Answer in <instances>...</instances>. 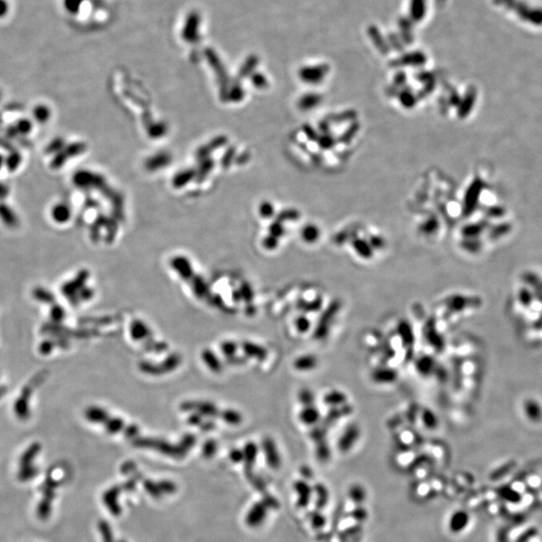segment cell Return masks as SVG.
I'll return each mask as SVG.
<instances>
[{
	"label": "cell",
	"instance_id": "6da1fadb",
	"mask_svg": "<svg viewBox=\"0 0 542 542\" xmlns=\"http://www.w3.org/2000/svg\"><path fill=\"white\" fill-rule=\"evenodd\" d=\"M39 451V445H31L21 456L19 463L18 479L21 482L32 480L37 474V468L34 466V460Z\"/></svg>",
	"mask_w": 542,
	"mask_h": 542
},
{
	"label": "cell",
	"instance_id": "7a4b0ae2",
	"mask_svg": "<svg viewBox=\"0 0 542 542\" xmlns=\"http://www.w3.org/2000/svg\"><path fill=\"white\" fill-rule=\"evenodd\" d=\"M181 410L184 412H192L201 415L202 417L215 418L220 415L218 408L210 402L204 400H186L181 403Z\"/></svg>",
	"mask_w": 542,
	"mask_h": 542
},
{
	"label": "cell",
	"instance_id": "3957f363",
	"mask_svg": "<svg viewBox=\"0 0 542 542\" xmlns=\"http://www.w3.org/2000/svg\"><path fill=\"white\" fill-rule=\"evenodd\" d=\"M54 488L55 486L51 485V481L47 480L42 499L37 506V515L39 519H46L50 515L52 500L54 498Z\"/></svg>",
	"mask_w": 542,
	"mask_h": 542
},
{
	"label": "cell",
	"instance_id": "277c9868",
	"mask_svg": "<svg viewBox=\"0 0 542 542\" xmlns=\"http://www.w3.org/2000/svg\"><path fill=\"white\" fill-rule=\"evenodd\" d=\"M171 265L173 269L178 272L182 279L185 281H190L194 276V271L191 266L190 261L183 256H176L172 259Z\"/></svg>",
	"mask_w": 542,
	"mask_h": 542
},
{
	"label": "cell",
	"instance_id": "5b68a950",
	"mask_svg": "<svg viewBox=\"0 0 542 542\" xmlns=\"http://www.w3.org/2000/svg\"><path fill=\"white\" fill-rule=\"evenodd\" d=\"M359 434H360L359 429L355 425L349 426L344 431V433L342 434V436L340 437V439L338 441L339 450L341 452L349 451L353 447V445L356 443V441L358 440Z\"/></svg>",
	"mask_w": 542,
	"mask_h": 542
},
{
	"label": "cell",
	"instance_id": "8992f818",
	"mask_svg": "<svg viewBox=\"0 0 542 542\" xmlns=\"http://www.w3.org/2000/svg\"><path fill=\"white\" fill-rule=\"evenodd\" d=\"M129 332L131 338L136 341H146L153 338V333L149 326L139 319H134L131 321L129 326Z\"/></svg>",
	"mask_w": 542,
	"mask_h": 542
},
{
	"label": "cell",
	"instance_id": "52a82bcc",
	"mask_svg": "<svg viewBox=\"0 0 542 542\" xmlns=\"http://www.w3.org/2000/svg\"><path fill=\"white\" fill-rule=\"evenodd\" d=\"M263 449L266 453L268 464L273 468H277L280 465V457L276 449L275 443L271 439L266 438L263 440Z\"/></svg>",
	"mask_w": 542,
	"mask_h": 542
},
{
	"label": "cell",
	"instance_id": "ba28073f",
	"mask_svg": "<svg viewBox=\"0 0 542 542\" xmlns=\"http://www.w3.org/2000/svg\"><path fill=\"white\" fill-rule=\"evenodd\" d=\"M242 349L248 357L258 360H264L267 357V350L263 346L251 341H244L242 343Z\"/></svg>",
	"mask_w": 542,
	"mask_h": 542
},
{
	"label": "cell",
	"instance_id": "9c48e42d",
	"mask_svg": "<svg viewBox=\"0 0 542 542\" xmlns=\"http://www.w3.org/2000/svg\"><path fill=\"white\" fill-rule=\"evenodd\" d=\"M190 282H191V287H192L193 293L197 298L205 299V298H208V296L211 294L207 283L205 282V280L201 276L194 274V276L192 277Z\"/></svg>",
	"mask_w": 542,
	"mask_h": 542
},
{
	"label": "cell",
	"instance_id": "30bf717a",
	"mask_svg": "<svg viewBox=\"0 0 542 542\" xmlns=\"http://www.w3.org/2000/svg\"><path fill=\"white\" fill-rule=\"evenodd\" d=\"M469 523V515L465 511L455 512L449 522V528L452 532L457 533L466 528Z\"/></svg>",
	"mask_w": 542,
	"mask_h": 542
},
{
	"label": "cell",
	"instance_id": "8fae6325",
	"mask_svg": "<svg viewBox=\"0 0 542 542\" xmlns=\"http://www.w3.org/2000/svg\"><path fill=\"white\" fill-rule=\"evenodd\" d=\"M202 359L203 361L205 362V364L208 366V368H210L213 372H216V373H219L222 371L223 369V365H222V362L221 360L218 358V356L215 354L214 351H212L211 349L209 348H205L202 353Z\"/></svg>",
	"mask_w": 542,
	"mask_h": 542
},
{
	"label": "cell",
	"instance_id": "7c38bea8",
	"mask_svg": "<svg viewBox=\"0 0 542 542\" xmlns=\"http://www.w3.org/2000/svg\"><path fill=\"white\" fill-rule=\"evenodd\" d=\"M85 418L94 424H105L109 419L108 413L99 406H89L85 411Z\"/></svg>",
	"mask_w": 542,
	"mask_h": 542
},
{
	"label": "cell",
	"instance_id": "4fadbf2b",
	"mask_svg": "<svg viewBox=\"0 0 542 542\" xmlns=\"http://www.w3.org/2000/svg\"><path fill=\"white\" fill-rule=\"evenodd\" d=\"M319 412L318 410L313 405H305L300 414H299V419L301 420V422L305 425H314L318 422L319 420Z\"/></svg>",
	"mask_w": 542,
	"mask_h": 542
},
{
	"label": "cell",
	"instance_id": "5bb4252c",
	"mask_svg": "<svg viewBox=\"0 0 542 542\" xmlns=\"http://www.w3.org/2000/svg\"><path fill=\"white\" fill-rule=\"evenodd\" d=\"M317 358L314 356V355H310V354H306V355H302V356H299L297 357L295 360H294V367L298 370H301V371H306V370H311V369H314L316 366H317Z\"/></svg>",
	"mask_w": 542,
	"mask_h": 542
},
{
	"label": "cell",
	"instance_id": "9a60e30c",
	"mask_svg": "<svg viewBox=\"0 0 542 542\" xmlns=\"http://www.w3.org/2000/svg\"><path fill=\"white\" fill-rule=\"evenodd\" d=\"M294 488L298 493V505L300 507L307 506L311 496V489L308 484L303 481H297L294 485Z\"/></svg>",
	"mask_w": 542,
	"mask_h": 542
},
{
	"label": "cell",
	"instance_id": "2e32d148",
	"mask_svg": "<svg viewBox=\"0 0 542 542\" xmlns=\"http://www.w3.org/2000/svg\"><path fill=\"white\" fill-rule=\"evenodd\" d=\"M181 361H182L181 355H179L178 353H171L162 362H160V366L162 368L163 373L170 372L176 369L180 365Z\"/></svg>",
	"mask_w": 542,
	"mask_h": 542
},
{
	"label": "cell",
	"instance_id": "e0dca14e",
	"mask_svg": "<svg viewBox=\"0 0 542 542\" xmlns=\"http://www.w3.org/2000/svg\"><path fill=\"white\" fill-rule=\"evenodd\" d=\"M219 417L227 424L229 425H232V426H237V425H240L242 423V415L235 411V410H231V409H228V410H225V411H220V415Z\"/></svg>",
	"mask_w": 542,
	"mask_h": 542
},
{
	"label": "cell",
	"instance_id": "ac0fdd59",
	"mask_svg": "<svg viewBox=\"0 0 542 542\" xmlns=\"http://www.w3.org/2000/svg\"><path fill=\"white\" fill-rule=\"evenodd\" d=\"M324 401L332 406L342 405L346 401V395L339 390H331L324 395Z\"/></svg>",
	"mask_w": 542,
	"mask_h": 542
},
{
	"label": "cell",
	"instance_id": "d6986e66",
	"mask_svg": "<svg viewBox=\"0 0 542 542\" xmlns=\"http://www.w3.org/2000/svg\"><path fill=\"white\" fill-rule=\"evenodd\" d=\"M68 217V211L64 203H56L51 208V218L54 222H65Z\"/></svg>",
	"mask_w": 542,
	"mask_h": 542
},
{
	"label": "cell",
	"instance_id": "ffe728a7",
	"mask_svg": "<svg viewBox=\"0 0 542 542\" xmlns=\"http://www.w3.org/2000/svg\"><path fill=\"white\" fill-rule=\"evenodd\" d=\"M348 495H349V498L355 504H361L365 500V497H366L365 490L363 489L362 486H360L358 484L352 485L350 487V489L348 491Z\"/></svg>",
	"mask_w": 542,
	"mask_h": 542
},
{
	"label": "cell",
	"instance_id": "44dd1931",
	"mask_svg": "<svg viewBox=\"0 0 542 542\" xmlns=\"http://www.w3.org/2000/svg\"><path fill=\"white\" fill-rule=\"evenodd\" d=\"M314 490L316 492V495H317V502H316V506L317 508H323L326 504H327V501H328V491L326 489V487L323 485V484H316L315 487H314Z\"/></svg>",
	"mask_w": 542,
	"mask_h": 542
},
{
	"label": "cell",
	"instance_id": "7402d4cb",
	"mask_svg": "<svg viewBox=\"0 0 542 542\" xmlns=\"http://www.w3.org/2000/svg\"><path fill=\"white\" fill-rule=\"evenodd\" d=\"M139 367L143 372H145L147 374H151V375L164 374L163 371H162V368L160 366V363H154V362H151V361L144 360V361L140 362Z\"/></svg>",
	"mask_w": 542,
	"mask_h": 542
},
{
	"label": "cell",
	"instance_id": "603a6c76",
	"mask_svg": "<svg viewBox=\"0 0 542 542\" xmlns=\"http://www.w3.org/2000/svg\"><path fill=\"white\" fill-rule=\"evenodd\" d=\"M144 347L148 351H152V352H155V353H162V352L167 350L168 344L166 342H164V341H157L154 338H151V339H148V340L145 341Z\"/></svg>",
	"mask_w": 542,
	"mask_h": 542
},
{
	"label": "cell",
	"instance_id": "cb8c5ba5",
	"mask_svg": "<svg viewBox=\"0 0 542 542\" xmlns=\"http://www.w3.org/2000/svg\"><path fill=\"white\" fill-rule=\"evenodd\" d=\"M104 425L109 434H116L124 428V422L120 418H109Z\"/></svg>",
	"mask_w": 542,
	"mask_h": 542
},
{
	"label": "cell",
	"instance_id": "d4e9b609",
	"mask_svg": "<svg viewBox=\"0 0 542 542\" xmlns=\"http://www.w3.org/2000/svg\"><path fill=\"white\" fill-rule=\"evenodd\" d=\"M319 229L315 226H307L302 231V239L307 243L315 242L319 238Z\"/></svg>",
	"mask_w": 542,
	"mask_h": 542
},
{
	"label": "cell",
	"instance_id": "484cf974",
	"mask_svg": "<svg viewBox=\"0 0 542 542\" xmlns=\"http://www.w3.org/2000/svg\"><path fill=\"white\" fill-rule=\"evenodd\" d=\"M373 375H374V379L376 380V382H380V383L393 382V380L395 378V372L391 371V370H388V369H383V370H380V371H376Z\"/></svg>",
	"mask_w": 542,
	"mask_h": 542
},
{
	"label": "cell",
	"instance_id": "4316f807",
	"mask_svg": "<svg viewBox=\"0 0 542 542\" xmlns=\"http://www.w3.org/2000/svg\"><path fill=\"white\" fill-rule=\"evenodd\" d=\"M238 345L232 340H226L221 343V351L226 357H230L236 354Z\"/></svg>",
	"mask_w": 542,
	"mask_h": 542
},
{
	"label": "cell",
	"instance_id": "83f0119b",
	"mask_svg": "<svg viewBox=\"0 0 542 542\" xmlns=\"http://www.w3.org/2000/svg\"><path fill=\"white\" fill-rule=\"evenodd\" d=\"M239 291H240L242 300H244L247 304H251L252 300H253V297H254V292H253V289L250 286V284H248L246 282L243 283L240 286Z\"/></svg>",
	"mask_w": 542,
	"mask_h": 542
},
{
	"label": "cell",
	"instance_id": "f1b7e54d",
	"mask_svg": "<svg viewBox=\"0 0 542 542\" xmlns=\"http://www.w3.org/2000/svg\"><path fill=\"white\" fill-rule=\"evenodd\" d=\"M207 300H208V303H209V304H211L212 306L217 307V308H219V309H221V310H226V311H227V309H231V308H228V307L225 305V303H224L222 297H221L220 295H218V294H210V295L208 296Z\"/></svg>",
	"mask_w": 542,
	"mask_h": 542
},
{
	"label": "cell",
	"instance_id": "f546056e",
	"mask_svg": "<svg viewBox=\"0 0 542 542\" xmlns=\"http://www.w3.org/2000/svg\"><path fill=\"white\" fill-rule=\"evenodd\" d=\"M298 397H299V400L300 402L303 404V406L305 405H311L313 404V400H314V397L312 395V392L308 389H302L299 391V394H298Z\"/></svg>",
	"mask_w": 542,
	"mask_h": 542
},
{
	"label": "cell",
	"instance_id": "4dcf8cb0",
	"mask_svg": "<svg viewBox=\"0 0 542 542\" xmlns=\"http://www.w3.org/2000/svg\"><path fill=\"white\" fill-rule=\"evenodd\" d=\"M256 453H257V448L255 446V444L253 443H248L245 448H244V457L246 459V461H248V463H252L256 457Z\"/></svg>",
	"mask_w": 542,
	"mask_h": 542
},
{
	"label": "cell",
	"instance_id": "1f68e13d",
	"mask_svg": "<svg viewBox=\"0 0 542 542\" xmlns=\"http://www.w3.org/2000/svg\"><path fill=\"white\" fill-rule=\"evenodd\" d=\"M83 0H63V6L70 14L77 13L78 8L81 6Z\"/></svg>",
	"mask_w": 542,
	"mask_h": 542
},
{
	"label": "cell",
	"instance_id": "d6a6232c",
	"mask_svg": "<svg viewBox=\"0 0 542 542\" xmlns=\"http://www.w3.org/2000/svg\"><path fill=\"white\" fill-rule=\"evenodd\" d=\"M423 422L425 426L429 429H435L438 425V421L436 416L431 412H425L423 414Z\"/></svg>",
	"mask_w": 542,
	"mask_h": 542
},
{
	"label": "cell",
	"instance_id": "836d02e7",
	"mask_svg": "<svg viewBox=\"0 0 542 542\" xmlns=\"http://www.w3.org/2000/svg\"><path fill=\"white\" fill-rule=\"evenodd\" d=\"M295 326L299 332H306L310 327V322L305 316H299L295 320Z\"/></svg>",
	"mask_w": 542,
	"mask_h": 542
},
{
	"label": "cell",
	"instance_id": "e575fe53",
	"mask_svg": "<svg viewBox=\"0 0 542 542\" xmlns=\"http://www.w3.org/2000/svg\"><path fill=\"white\" fill-rule=\"evenodd\" d=\"M432 364H433L432 359H430L428 356H425L419 360V370L423 372L424 374H426L432 368Z\"/></svg>",
	"mask_w": 542,
	"mask_h": 542
},
{
	"label": "cell",
	"instance_id": "d590c367",
	"mask_svg": "<svg viewBox=\"0 0 542 542\" xmlns=\"http://www.w3.org/2000/svg\"><path fill=\"white\" fill-rule=\"evenodd\" d=\"M319 443L320 444L317 447V456H318V458L320 460L325 461V460H327L329 458L330 452H329V449H328V447H327V445L325 443H323L322 441L319 442Z\"/></svg>",
	"mask_w": 542,
	"mask_h": 542
},
{
	"label": "cell",
	"instance_id": "8d00e7d4",
	"mask_svg": "<svg viewBox=\"0 0 542 542\" xmlns=\"http://www.w3.org/2000/svg\"><path fill=\"white\" fill-rule=\"evenodd\" d=\"M311 522L313 527L315 528H322L325 524V518L324 516L319 512H314L311 515Z\"/></svg>",
	"mask_w": 542,
	"mask_h": 542
},
{
	"label": "cell",
	"instance_id": "74e56055",
	"mask_svg": "<svg viewBox=\"0 0 542 542\" xmlns=\"http://www.w3.org/2000/svg\"><path fill=\"white\" fill-rule=\"evenodd\" d=\"M351 516L357 520V521H364L367 517V512L365 511L364 508L362 507H357L356 509H354L352 512H351Z\"/></svg>",
	"mask_w": 542,
	"mask_h": 542
},
{
	"label": "cell",
	"instance_id": "f35d334b",
	"mask_svg": "<svg viewBox=\"0 0 542 542\" xmlns=\"http://www.w3.org/2000/svg\"><path fill=\"white\" fill-rule=\"evenodd\" d=\"M139 433H140L139 427L136 426V425H129V426L125 427V429H124V436L126 438H129V439L137 438Z\"/></svg>",
	"mask_w": 542,
	"mask_h": 542
},
{
	"label": "cell",
	"instance_id": "ab89813d",
	"mask_svg": "<svg viewBox=\"0 0 542 542\" xmlns=\"http://www.w3.org/2000/svg\"><path fill=\"white\" fill-rule=\"evenodd\" d=\"M226 358V363L227 364H230V365H241V364H244L247 360L246 357H240V356H236V355H233V356H230V357H225Z\"/></svg>",
	"mask_w": 542,
	"mask_h": 542
},
{
	"label": "cell",
	"instance_id": "60d3db41",
	"mask_svg": "<svg viewBox=\"0 0 542 542\" xmlns=\"http://www.w3.org/2000/svg\"><path fill=\"white\" fill-rule=\"evenodd\" d=\"M204 454L206 456H212L214 454V452L216 451V444L214 441H208L206 442V444L204 445Z\"/></svg>",
	"mask_w": 542,
	"mask_h": 542
},
{
	"label": "cell",
	"instance_id": "b9f144b4",
	"mask_svg": "<svg viewBox=\"0 0 542 542\" xmlns=\"http://www.w3.org/2000/svg\"><path fill=\"white\" fill-rule=\"evenodd\" d=\"M188 423L194 426L201 425L203 423V417L197 413H192V415L188 418Z\"/></svg>",
	"mask_w": 542,
	"mask_h": 542
},
{
	"label": "cell",
	"instance_id": "7bdbcfd3",
	"mask_svg": "<svg viewBox=\"0 0 542 542\" xmlns=\"http://www.w3.org/2000/svg\"><path fill=\"white\" fill-rule=\"evenodd\" d=\"M195 443V437L194 436H186L183 441H182V444H181V448L182 449H187V448H190L191 446H193Z\"/></svg>",
	"mask_w": 542,
	"mask_h": 542
},
{
	"label": "cell",
	"instance_id": "ee69618b",
	"mask_svg": "<svg viewBox=\"0 0 542 542\" xmlns=\"http://www.w3.org/2000/svg\"><path fill=\"white\" fill-rule=\"evenodd\" d=\"M9 11V3L7 0H0V18H3L7 15Z\"/></svg>",
	"mask_w": 542,
	"mask_h": 542
},
{
	"label": "cell",
	"instance_id": "f6af8a7d",
	"mask_svg": "<svg viewBox=\"0 0 542 542\" xmlns=\"http://www.w3.org/2000/svg\"><path fill=\"white\" fill-rule=\"evenodd\" d=\"M244 457V454L238 450H234L233 452H231V458L235 461H239L241 460L242 458Z\"/></svg>",
	"mask_w": 542,
	"mask_h": 542
},
{
	"label": "cell",
	"instance_id": "bcb514c9",
	"mask_svg": "<svg viewBox=\"0 0 542 542\" xmlns=\"http://www.w3.org/2000/svg\"><path fill=\"white\" fill-rule=\"evenodd\" d=\"M201 426H202L204 431H210V430H212L214 428V423L213 422H205V423L203 422L201 424Z\"/></svg>",
	"mask_w": 542,
	"mask_h": 542
},
{
	"label": "cell",
	"instance_id": "7dc6e473",
	"mask_svg": "<svg viewBox=\"0 0 542 542\" xmlns=\"http://www.w3.org/2000/svg\"><path fill=\"white\" fill-rule=\"evenodd\" d=\"M232 297L233 299L236 301V302H239L242 300V297H241V294H240V291L239 290H235L232 294Z\"/></svg>",
	"mask_w": 542,
	"mask_h": 542
},
{
	"label": "cell",
	"instance_id": "c3c4849f",
	"mask_svg": "<svg viewBox=\"0 0 542 542\" xmlns=\"http://www.w3.org/2000/svg\"><path fill=\"white\" fill-rule=\"evenodd\" d=\"M255 311H256V309H255V307H254L252 304H250V305H248V306L246 307V313L249 314V315H253V314L255 313Z\"/></svg>",
	"mask_w": 542,
	"mask_h": 542
}]
</instances>
